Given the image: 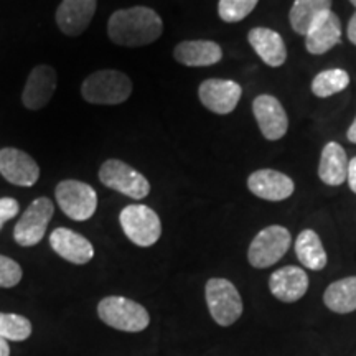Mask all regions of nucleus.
<instances>
[{
    "label": "nucleus",
    "instance_id": "21",
    "mask_svg": "<svg viewBox=\"0 0 356 356\" xmlns=\"http://www.w3.org/2000/svg\"><path fill=\"white\" fill-rule=\"evenodd\" d=\"M348 157L345 149L338 142H328L322 150V157L318 163V177L325 185L340 186L346 181L348 173Z\"/></svg>",
    "mask_w": 356,
    "mask_h": 356
},
{
    "label": "nucleus",
    "instance_id": "7",
    "mask_svg": "<svg viewBox=\"0 0 356 356\" xmlns=\"http://www.w3.org/2000/svg\"><path fill=\"white\" fill-rule=\"evenodd\" d=\"M99 180L108 188L132 200H144L150 193L149 180L129 163L118 159H109L102 163Z\"/></svg>",
    "mask_w": 356,
    "mask_h": 356
},
{
    "label": "nucleus",
    "instance_id": "6",
    "mask_svg": "<svg viewBox=\"0 0 356 356\" xmlns=\"http://www.w3.org/2000/svg\"><path fill=\"white\" fill-rule=\"evenodd\" d=\"M119 222L129 241L136 246L150 248L162 236V222L159 215L145 204H129L119 215Z\"/></svg>",
    "mask_w": 356,
    "mask_h": 356
},
{
    "label": "nucleus",
    "instance_id": "27",
    "mask_svg": "<svg viewBox=\"0 0 356 356\" xmlns=\"http://www.w3.org/2000/svg\"><path fill=\"white\" fill-rule=\"evenodd\" d=\"M259 0H220L218 3V13L222 22L236 24L241 22L254 10Z\"/></svg>",
    "mask_w": 356,
    "mask_h": 356
},
{
    "label": "nucleus",
    "instance_id": "22",
    "mask_svg": "<svg viewBox=\"0 0 356 356\" xmlns=\"http://www.w3.org/2000/svg\"><path fill=\"white\" fill-rule=\"evenodd\" d=\"M296 254L300 264L310 270H322L328 262L322 239L314 229L300 231L296 239Z\"/></svg>",
    "mask_w": 356,
    "mask_h": 356
},
{
    "label": "nucleus",
    "instance_id": "11",
    "mask_svg": "<svg viewBox=\"0 0 356 356\" xmlns=\"http://www.w3.org/2000/svg\"><path fill=\"white\" fill-rule=\"evenodd\" d=\"M252 113L261 134L267 140H279L287 134L289 118L277 97L270 95L257 96L252 102Z\"/></svg>",
    "mask_w": 356,
    "mask_h": 356
},
{
    "label": "nucleus",
    "instance_id": "28",
    "mask_svg": "<svg viewBox=\"0 0 356 356\" xmlns=\"http://www.w3.org/2000/svg\"><path fill=\"white\" fill-rule=\"evenodd\" d=\"M22 280V267L17 261L0 254V287H15Z\"/></svg>",
    "mask_w": 356,
    "mask_h": 356
},
{
    "label": "nucleus",
    "instance_id": "2",
    "mask_svg": "<svg viewBox=\"0 0 356 356\" xmlns=\"http://www.w3.org/2000/svg\"><path fill=\"white\" fill-rule=\"evenodd\" d=\"M81 95L89 104L118 106L131 97L132 81L122 71H96L83 81Z\"/></svg>",
    "mask_w": 356,
    "mask_h": 356
},
{
    "label": "nucleus",
    "instance_id": "20",
    "mask_svg": "<svg viewBox=\"0 0 356 356\" xmlns=\"http://www.w3.org/2000/svg\"><path fill=\"white\" fill-rule=\"evenodd\" d=\"M173 56L185 66H211L221 61L222 50L211 40H188L177 44Z\"/></svg>",
    "mask_w": 356,
    "mask_h": 356
},
{
    "label": "nucleus",
    "instance_id": "30",
    "mask_svg": "<svg viewBox=\"0 0 356 356\" xmlns=\"http://www.w3.org/2000/svg\"><path fill=\"white\" fill-rule=\"evenodd\" d=\"M346 181H348L351 191L356 193V155L348 162V173H346Z\"/></svg>",
    "mask_w": 356,
    "mask_h": 356
},
{
    "label": "nucleus",
    "instance_id": "5",
    "mask_svg": "<svg viewBox=\"0 0 356 356\" xmlns=\"http://www.w3.org/2000/svg\"><path fill=\"white\" fill-rule=\"evenodd\" d=\"M292 243L291 231L280 225H270L254 236L248 249L249 264L267 269L286 256Z\"/></svg>",
    "mask_w": 356,
    "mask_h": 356
},
{
    "label": "nucleus",
    "instance_id": "18",
    "mask_svg": "<svg viewBox=\"0 0 356 356\" xmlns=\"http://www.w3.org/2000/svg\"><path fill=\"white\" fill-rule=\"evenodd\" d=\"M341 40V24L332 10L322 13L305 33L307 51L312 55H323L337 47Z\"/></svg>",
    "mask_w": 356,
    "mask_h": 356
},
{
    "label": "nucleus",
    "instance_id": "33",
    "mask_svg": "<svg viewBox=\"0 0 356 356\" xmlns=\"http://www.w3.org/2000/svg\"><path fill=\"white\" fill-rule=\"evenodd\" d=\"M346 139H348L351 144H356V118L351 126L348 127V132H346Z\"/></svg>",
    "mask_w": 356,
    "mask_h": 356
},
{
    "label": "nucleus",
    "instance_id": "31",
    "mask_svg": "<svg viewBox=\"0 0 356 356\" xmlns=\"http://www.w3.org/2000/svg\"><path fill=\"white\" fill-rule=\"evenodd\" d=\"M346 33H348V40L353 44H356V12L353 13L348 22V29H346Z\"/></svg>",
    "mask_w": 356,
    "mask_h": 356
},
{
    "label": "nucleus",
    "instance_id": "25",
    "mask_svg": "<svg viewBox=\"0 0 356 356\" xmlns=\"http://www.w3.org/2000/svg\"><path fill=\"white\" fill-rule=\"evenodd\" d=\"M350 74L345 70L333 68L320 71L312 81V92L317 97H330L348 88Z\"/></svg>",
    "mask_w": 356,
    "mask_h": 356
},
{
    "label": "nucleus",
    "instance_id": "17",
    "mask_svg": "<svg viewBox=\"0 0 356 356\" xmlns=\"http://www.w3.org/2000/svg\"><path fill=\"white\" fill-rule=\"evenodd\" d=\"M97 0H61L56 10L58 29L68 37H78L91 24Z\"/></svg>",
    "mask_w": 356,
    "mask_h": 356
},
{
    "label": "nucleus",
    "instance_id": "3",
    "mask_svg": "<svg viewBox=\"0 0 356 356\" xmlns=\"http://www.w3.org/2000/svg\"><path fill=\"white\" fill-rule=\"evenodd\" d=\"M97 315L109 327L127 333L144 332L150 323V315L139 302L126 297H104L97 304Z\"/></svg>",
    "mask_w": 356,
    "mask_h": 356
},
{
    "label": "nucleus",
    "instance_id": "26",
    "mask_svg": "<svg viewBox=\"0 0 356 356\" xmlns=\"http://www.w3.org/2000/svg\"><path fill=\"white\" fill-rule=\"evenodd\" d=\"M32 322L24 315L0 312V337L7 341H25L32 335Z\"/></svg>",
    "mask_w": 356,
    "mask_h": 356
},
{
    "label": "nucleus",
    "instance_id": "15",
    "mask_svg": "<svg viewBox=\"0 0 356 356\" xmlns=\"http://www.w3.org/2000/svg\"><path fill=\"white\" fill-rule=\"evenodd\" d=\"M309 284V275L302 267L286 266L270 274L269 291L284 304H293L305 296Z\"/></svg>",
    "mask_w": 356,
    "mask_h": 356
},
{
    "label": "nucleus",
    "instance_id": "19",
    "mask_svg": "<svg viewBox=\"0 0 356 356\" xmlns=\"http://www.w3.org/2000/svg\"><path fill=\"white\" fill-rule=\"evenodd\" d=\"M248 42L257 56L270 68H279L286 63L287 48L282 37L266 26H256L248 33Z\"/></svg>",
    "mask_w": 356,
    "mask_h": 356
},
{
    "label": "nucleus",
    "instance_id": "29",
    "mask_svg": "<svg viewBox=\"0 0 356 356\" xmlns=\"http://www.w3.org/2000/svg\"><path fill=\"white\" fill-rule=\"evenodd\" d=\"M19 211H20V204L15 198H10V197L0 198V229H2V226L6 225L8 220H12V218L19 215Z\"/></svg>",
    "mask_w": 356,
    "mask_h": 356
},
{
    "label": "nucleus",
    "instance_id": "9",
    "mask_svg": "<svg viewBox=\"0 0 356 356\" xmlns=\"http://www.w3.org/2000/svg\"><path fill=\"white\" fill-rule=\"evenodd\" d=\"M53 213H55V207L50 198L40 197L33 200L13 229V238L17 244L24 248H32L42 241Z\"/></svg>",
    "mask_w": 356,
    "mask_h": 356
},
{
    "label": "nucleus",
    "instance_id": "1",
    "mask_svg": "<svg viewBox=\"0 0 356 356\" xmlns=\"http://www.w3.org/2000/svg\"><path fill=\"white\" fill-rule=\"evenodd\" d=\"M163 32L160 15L149 7H131L114 12L108 24L111 42L119 47H145L157 42Z\"/></svg>",
    "mask_w": 356,
    "mask_h": 356
},
{
    "label": "nucleus",
    "instance_id": "13",
    "mask_svg": "<svg viewBox=\"0 0 356 356\" xmlns=\"http://www.w3.org/2000/svg\"><path fill=\"white\" fill-rule=\"evenodd\" d=\"M248 188L252 195L266 202H282L292 197L296 185L286 173L273 168H261L249 175Z\"/></svg>",
    "mask_w": 356,
    "mask_h": 356
},
{
    "label": "nucleus",
    "instance_id": "8",
    "mask_svg": "<svg viewBox=\"0 0 356 356\" xmlns=\"http://www.w3.org/2000/svg\"><path fill=\"white\" fill-rule=\"evenodd\" d=\"M58 207L74 221H86L96 213L97 193L91 185L79 180H63L56 185Z\"/></svg>",
    "mask_w": 356,
    "mask_h": 356
},
{
    "label": "nucleus",
    "instance_id": "16",
    "mask_svg": "<svg viewBox=\"0 0 356 356\" xmlns=\"http://www.w3.org/2000/svg\"><path fill=\"white\" fill-rule=\"evenodd\" d=\"M50 246L58 256L71 264H88L95 257V248L83 234L68 228H56L50 236Z\"/></svg>",
    "mask_w": 356,
    "mask_h": 356
},
{
    "label": "nucleus",
    "instance_id": "14",
    "mask_svg": "<svg viewBox=\"0 0 356 356\" xmlns=\"http://www.w3.org/2000/svg\"><path fill=\"white\" fill-rule=\"evenodd\" d=\"M58 76L53 66L38 65L30 73L26 84L22 92V102L26 109H43L51 101L56 91Z\"/></svg>",
    "mask_w": 356,
    "mask_h": 356
},
{
    "label": "nucleus",
    "instance_id": "34",
    "mask_svg": "<svg viewBox=\"0 0 356 356\" xmlns=\"http://www.w3.org/2000/svg\"><path fill=\"white\" fill-rule=\"evenodd\" d=\"M350 2H351V3H353V6L356 7V0H350Z\"/></svg>",
    "mask_w": 356,
    "mask_h": 356
},
{
    "label": "nucleus",
    "instance_id": "23",
    "mask_svg": "<svg viewBox=\"0 0 356 356\" xmlns=\"http://www.w3.org/2000/svg\"><path fill=\"white\" fill-rule=\"evenodd\" d=\"M323 304L335 314L346 315L356 310V275L335 280L325 289Z\"/></svg>",
    "mask_w": 356,
    "mask_h": 356
},
{
    "label": "nucleus",
    "instance_id": "12",
    "mask_svg": "<svg viewBox=\"0 0 356 356\" xmlns=\"http://www.w3.org/2000/svg\"><path fill=\"white\" fill-rule=\"evenodd\" d=\"M0 175L17 186H33L40 178V167L24 150L6 147L0 150Z\"/></svg>",
    "mask_w": 356,
    "mask_h": 356
},
{
    "label": "nucleus",
    "instance_id": "10",
    "mask_svg": "<svg viewBox=\"0 0 356 356\" xmlns=\"http://www.w3.org/2000/svg\"><path fill=\"white\" fill-rule=\"evenodd\" d=\"M243 88L231 79L211 78L200 84L198 96L202 104L211 113L225 115L233 113L241 99Z\"/></svg>",
    "mask_w": 356,
    "mask_h": 356
},
{
    "label": "nucleus",
    "instance_id": "32",
    "mask_svg": "<svg viewBox=\"0 0 356 356\" xmlns=\"http://www.w3.org/2000/svg\"><path fill=\"white\" fill-rule=\"evenodd\" d=\"M0 356H10V346L6 338L0 337Z\"/></svg>",
    "mask_w": 356,
    "mask_h": 356
},
{
    "label": "nucleus",
    "instance_id": "24",
    "mask_svg": "<svg viewBox=\"0 0 356 356\" xmlns=\"http://www.w3.org/2000/svg\"><path fill=\"white\" fill-rule=\"evenodd\" d=\"M328 10H332V0H296L289 12L293 32L305 35L315 20Z\"/></svg>",
    "mask_w": 356,
    "mask_h": 356
},
{
    "label": "nucleus",
    "instance_id": "4",
    "mask_svg": "<svg viewBox=\"0 0 356 356\" xmlns=\"http://www.w3.org/2000/svg\"><path fill=\"white\" fill-rule=\"evenodd\" d=\"M204 299L211 318L220 327H231L241 318L244 305L241 293L231 280L213 277L204 286Z\"/></svg>",
    "mask_w": 356,
    "mask_h": 356
}]
</instances>
